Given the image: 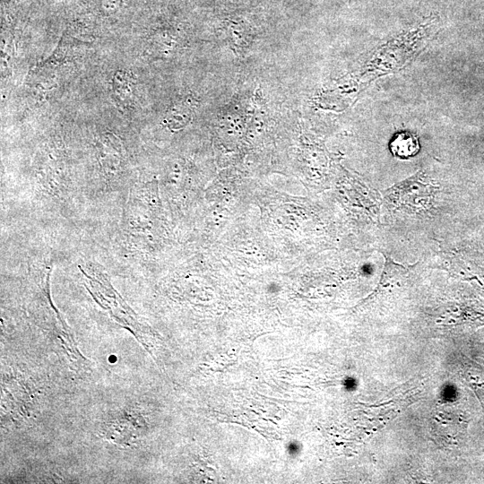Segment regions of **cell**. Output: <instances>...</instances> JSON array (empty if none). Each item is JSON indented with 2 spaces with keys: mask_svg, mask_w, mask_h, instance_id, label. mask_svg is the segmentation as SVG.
Wrapping results in <instances>:
<instances>
[{
  "mask_svg": "<svg viewBox=\"0 0 484 484\" xmlns=\"http://www.w3.org/2000/svg\"><path fill=\"white\" fill-rule=\"evenodd\" d=\"M99 160L103 169L114 172L123 159V147L119 139L111 132L103 133L99 138Z\"/></svg>",
  "mask_w": 484,
  "mask_h": 484,
  "instance_id": "obj_3",
  "label": "cell"
},
{
  "mask_svg": "<svg viewBox=\"0 0 484 484\" xmlns=\"http://www.w3.org/2000/svg\"><path fill=\"white\" fill-rule=\"evenodd\" d=\"M176 46V37L163 27L153 29L147 36L146 52L154 58L168 56Z\"/></svg>",
  "mask_w": 484,
  "mask_h": 484,
  "instance_id": "obj_4",
  "label": "cell"
},
{
  "mask_svg": "<svg viewBox=\"0 0 484 484\" xmlns=\"http://www.w3.org/2000/svg\"><path fill=\"white\" fill-rule=\"evenodd\" d=\"M436 191V187L427 182L423 173L419 172L387 189L385 198L394 208L417 212L430 205Z\"/></svg>",
  "mask_w": 484,
  "mask_h": 484,
  "instance_id": "obj_1",
  "label": "cell"
},
{
  "mask_svg": "<svg viewBox=\"0 0 484 484\" xmlns=\"http://www.w3.org/2000/svg\"><path fill=\"white\" fill-rule=\"evenodd\" d=\"M94 2L97 11L104 17H112L125 7V0H94Z\"/></svg>",
  "mask_w": 484,
  "mask_h": 484,
  "instance_id": "obj_7",
  "label": "cell"
},
{
  "mask_svg": "<svg viewBox=\"0 0 484 484\" xmlns=\"http://www.w3.org/2000/svg\"><path fill=\"white\" fill-rule=\"evenodd\" d=\"M136 89L135 75L128 70L117 69L111 80V96L123 110L133 108Z\"/></svg>",
  "mask_w": 484,
  "mask_h": 484,
  "instance_id": "obj_2",
  "label": "cell"
},
{
  "mask_svg": "<svg viewBox=\"0 0 484 484\" xmlns=\"http://www.w3.org/2000/svg\"><path fill=\"white\" fill-rule=\"evenodd\" d=\"M193 108L194 103L191 99H185L174 103L167 111L166 124L172 129L181 128L190 119Z\"/></svg>",
  "mask_w": 484,
  "mask_h": 484,
  "instance_id": "obj_6",
  "label": "cell"
},
{
  "mask_svg": "<svg viewBox=\"0 0 484 484\" xmlns=\"http://www.w3.org/2000/svg\"><path fill=\"white\" fill-rule=\"evenodd\" d=\"M393 154L401 159L411 158L419 151V143L416 135L410 132L397 134L390 143Z\"/></svg>",
  "mask_w": 484,
  "mask_h": 484,
  "instance_id": "obj_5",
  "label": "cell"
}]
</instances>
